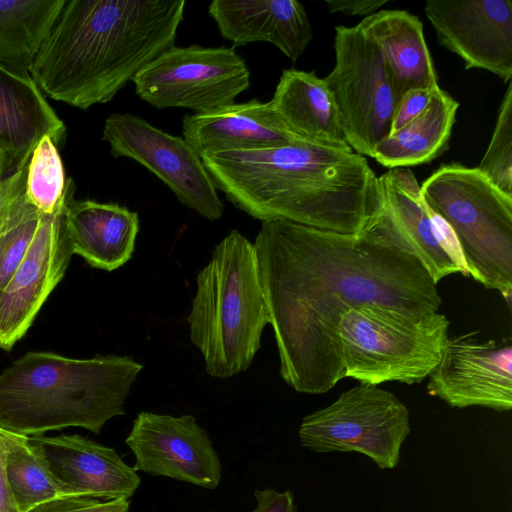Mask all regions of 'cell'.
<instances>
[{"instance_id": "44dd1931", "label": "cell", "mask_w": 512, "mask_h": 512, "mask_svg": "<svg viewBox=\"0 0 512 512\" xmlns=\"http://www.w3.org/2000/svg\"><path fill=\"white\" fill-rule=\"evenodd\" d=\"M66 126L30 74H19L0 63V150L8 171L24 168L42 137L58 147Z\"/></svg>"}, {"instance_id": "f1b7e54d", "label": "cell", "mask_w": 512, "mask_h": 512, "mask_svg": "<svg viewBox=\"0 0 512 512\" xmlns=\"http://www.w3.org/2000/svg\"><path fill=\"white\" fill-rule=\"evenodd\" d=\"M477 169L512 196V81L504 94L492 138Z\"/></svg>"}, {"instance_id": "4316f807", "label": "cell", "mask_w": 512, "mask_h": 512, "mask_svg": "<svg viewBox=\"0 0 512 512\" xmlns=\"http://www.w3.org/2000/svg\"><path fill=\"white\" fill-rule=\"evenodd\" d=\"M5 478L20 512L61 496L43 461L27 436L5 430Z\"/></svg>"}, {"instance_id": "1f68e13d", "label": "cell", "mask_w": 512, "mask_h": 512, "mask_svg": "<svg viewBox=\"0 0 512 512\" xmlns=\"http://www.w3.org/2000/svg\"><path fill=\"white\" fill-rule=\"evenodd\" d=\"M254 496L257 506L248 512H298L291 490L280 492L272 488L258 489Z\"/></svg>"}, {"instance_id": "3957f363", "label": "cell", "mask_w": 512, "mask_h": 512, "mask_svg": "<svg viewBox=\"0 0 512 512\" xmlns=\"http://www.w3.org/2000/svg\"><path fill=\"white\" fill-rule=\"evenodd\" d=\"M185 0H66L29 74L52 100L86 110L109 102L174 46Z\"/></svg>"}, {"instance_id": "83f0119b", "label": "cell", "mask_w": 512, "mask_h": 512, "mask_svg": "<svg viewBox=\"0 0 512 512\" xmlns=\"http://www.w3.org/2000/svg\"><path fill=\"white\" fill-rule=\"evenodd\" d=\"M69 181L57 146L50 137H42L26 166L27 200L40 214H54L65 203Z\"/></svg>"}, {"instance_id": "7a4b0ae2", "label": "cell", "mask_w": 512, "mask_h": 512, "mask_svg": "<svg viewBox=\"0 0 512 512\" xmlns=\"http://www.w3.org/2000/svg\"><path fill=\"white\" fill-rule=\"evenodd\" d=\"M216 189L262 221L358 235L382 207L378 176L352 149L299 141L200 156Z\"/></svg>"}, {"instance_id": "d6986e66", "label": "cell", "mask_w": 512, "mask_h": 512, "mask_svg": "<svg viewBox=\"0 0 512 512\" xmlns=\"http://www.w3.org/2000/svg\"><path fill=\"white\" fill-rule=\"evenodd\" d=\"M208 12L234 47L269 42L292 61L313 37L306 9L296 0H214Z\"/></svg>"}, {"instance_id": "4fadbf2b", "label": "cell", "mask_w": 512, "mask_h": 512, "mask_svg": "<svg viewBox=\"0 0 512 512\" xmlns=\"http://www.w3.org/2000/svg\"><path fill=\"white\" fill-rule=\"evenodd\" d=\"M476 332L448 338L437 366L429 374L428 393L452 408L512 409L510 342L482 341Z\"/></svg>"}, {"instance_id": "8992f818", "label": "cell", "mask_w": 512, "mask_h": 512, "mask_svg": "<svg viewBox=\"0 0 512 512\" xmlns=\"http://www.w3.org/2000/svg\"><path fill=\"white\" fill-rule=\"evenodd\" d=\"M420 186L428 208L451 231L467 274L510 306L512 196L459 163L441 165Z\"/></svg>"}, {"instance_id": "9a60e30c", "label": "cell", "mask_w": 512, "mask_h": 512, "mask_svg": "<svg viewBox=\"0 0 512 512\" xmlns=\"http://www.w3.org/2000/svg\"><path fill=\"white\" fill-rule=\"evenodd\" d=\"M65 203L42 215L30 246L0 290V349L10 351L28 331L73 255L63 224Z\"/></svg>"}, {"instance_id": "5b68a950", "label": "cell", "mask_w": 512, "mask_h": 512, "mask_svg": "<svg viewBox=\"0 0 512 512\" xmlns=\"http://www.w3.org/2000/svg\"><path fill=\"white\" fill-rule=\"evenodd\" d=\"M196 284L187 317L190 339L208 375L233 377L250 367L270 324L254 244L232 230L215 246Z\"/></svg>"}, {"instance_id": "4dcf8cb0", "label": "cell", "mask_w": 512, "mask_h": 512, "mask_svg": "<svg viewBox=\"0 0 512 512\" xmlns=\"http://www.w3.org/2000/svg\"><path fill=\"white\" fill-rule=\"evenodd\" d=\"M436 87L411 89L398 100L394 109L390 134L401 129L426 109Z\"/></svg>"}, {"instance_id": "e0dca14e", "label": "cell", "mask_w": 512, "mask_h": 512, "mask_svg": "<svg viewBox=\"0 0 512 512\" xmlns=\"http://www.w3.org/2000/svg\"><path fill=\"white\" fill-rule=\"evenodd\" d=\"M378 181L384 215L433 281L458 272L467 276L451 231L424 202L413 171L390 168Z\"/></svg>"}, {"instance_id": "f546056e", "label": "cell", "mask_w": 512, "mask_h": 512, "mask_svg": "<svg viewBox=\"0 0 512 512\" xmlns=\"http://www.w3.org/2000/svg\"><path fill=\"white\" fill-rule=\"evenodd\" d=\"M130 500L103 501L80 496L61 495L25 512H129Z\"/></svg>"}, {"instance_id": "d6a6232c", "label": "cell", "mask_w": 512, "mask_h": 512, "mask_svg": "<svg viewBox=\"0 0 512 512\" xmlns=\"http://www.w3.org/2000/svg\"><path fill=\"white\" fill-rule=\"evenodd\" d=\"M387 0H326L330 13H343L348 16H363L364 18L380 10Z\"/></svg>"}, {"instance_id": "cb8c5ba5", "label": "cell", "mask_w": 512, "mask_h": 512, "mask_svg": "<svg viewBox=\"0 0 512 512\" xmlns=\"http://www.w3.org/2000/svg\"><path fill=\"white\" fill-rule=\"evenodd\" d=\"M458 108L456 99L436 87L426 109L383 139L372 158L388 169L433 161L448 148Z\"/></svg>"}, {"instance_id": "6da1fadb", "label": "cell", "mask_w": 512, "mask_h": 512, "mask_svg": "<svg viewBox=\"0 0 512 512\" xmlns=\"http://www.w3.org/2000/svg\"><path fill=\"white\" fill-rule=\"evenodd\" d=\"M254 247L280 375L299 393L322 394L344 378L338 326L346 311L420 316L441 306L437 284L382 208L358 235L262 221Z\"/></svg>"}, {"instance_id": "8fae6325", "label": "cell", "mask_w": 512, "mask_h": 512, "mask_svg": "<svg viewBox=\"0 0 512 512\" xmlns=\"http://www.w3.org/2000/svg\"><path fill=\"white\" fill-rule=\"evenodd\" d=\"M102 139L115 158H130L156 175L187 208L211 221L222 217L220 200L201 157L182 137L130 113H113Z\"/></svg>"}, {"instance_id": "2e32d148", "label": "cell", "mask_w": 512, "mask_h": 512, "mask_svg": "<svg viewBox=\"0 0 512 512\" xmlns=\"http://www.w3.org/2000/svg\"><path fill=\"white\" fill-rule=\"evenodd\" d=\"M62 495L130 500L137 471L113 448L80 435L27 436Z\"/></svg>"}, {"instance_id": "7402d4cb", "label": "cell", "mask_w": 512, "mask_h": 512, "mask_svg": "<svg viewBox=\"0 0 512 512\" xmlns=\"http://www.w3.org/2000/svg\"><path fill=\"white\" fill-rule=\"evenodd\" d=\"M358 24L380 48L396 103L411 89L439 86L417 16L406 10L382 9Z\"/></svg>"}, {"instance_id": "30bf717a", "label": "cell", "mask_w": 512, "mask_h": 512, "mask_svg": "<svg viewBox=\"0 0 512 512\" xmlns=\"http://www.w3.org/2000/svg\"><path fill=\"white\" fill-rule=\"evenodd\" d=\"M139 98L153 107L205 113L234 103L250 86V71L233 47L172 46L133 78Z\"/></svg>"}, {"instance_id": "52a82bcc", "label": "cell", "mask_w": 512, "mask_h": 512, "mask_svg": "<svg viewBox=\"0 0 512 512\" xmlns=\"http://www.w3.org/2000/svg\"><path fill=\"white\" fill-rule=\"evenodd\" d=\"M448 328L439 311L417 316L375 306L352 308L338 326L344 378L375 386L421 382L437 366Z\"/></svg>"}, {"instance_id": "ac0fdd59", "label": "cell", "mask_w": 512, "mask_h": 512, "mask_svg": "<svg viewBox=\"0 0 512 512\" xmlns=\"http://www.w3.org/2000/svg\"><path fill=\"white\" fill-rule=\"evenodd\" d=\"M182 128L183 138L199 156L304 141L288 129L270 101L256 98L205 113L186 115Z\"/></svg>"}, {"instance_id": "ba28073f", "label": "cell", "mask_w": 512, "mask_h": 512, "mask_svg": "<svg viewBox=\"0 0 512 512\" xmlns=\"http://www.w3.org/2000/svg\"><path fill=\"white\" fill-rule=\"evenodd\" d=\"M410 431L409 409L395 394L360 384L305 416L298 437L313 452H357L380 469H394Z\"/></svg>"}, {"instance_id": "7c38bea8", "label": "cell", "mask_w": 512, "mask_h": 512, "mask_svg": "<svg viewBox=\"0 0 512 512\" xmlns=\"http://www.w3.org/2000/svg\"><path fill=\"white\" fill-rule=\"evenodd\" d=\"M125 442L135 456L136 471L206 489H216L221 482L219 456L207 431L192 415L142 411Z\"/></svg>"}, {"instance_id": "836d02e7", "label": "cell", "mask_w": 512, "mask_h": 512, "mask_svg": "<svg viewBox=\"0 0 512 512\" xmlns=\"http://www.w3.org/2000/svg\"><path fill=\"white\" fill-rule=\"evenodd\" d=\"M6 434L0 428V512H20L5 478Z\"/></svg>"}, {"instance_id": "5bb4252c", "label": "cell", "mask_w": 512, "mask_h": 512, "mask_svg": "<svg viewBox=\"0 0 512 512\" xmlns=\"http://www.w3.org/2000/svg\"><path fill=\"white\" fill-rule=\"evenodd\" d=\"M425 14L440 45L458 55L468 69L512 79L511 0H429Z\"/></svg>"}, {"instance_id": "e575fe53", "label": "cell", "mask_w": 512, "mask_h": 512, "mask_svg": "<svg viewBox=\"0 0 512 512\" xmlns=\"http://www.w3.org/2000/svg\"><path fill=\"white\" fill-rule=\"evenodd\" d=\"M8 172L7 160L4 153L0 150V184L4 179V175Z\"/></svg>"}, {"instance_id": "ffe728a7", "label": "cell", "mask_w": 512, "mask_h": 512, "mask_svg": "<svg viewBox=\"0 0 512 512\" xmlns=\"http://www.w3.org/2000/svg\"><path fill=\"white\" fill-rule=\"evenodd\" d=\"M63 224L73 254L91 267L113 271L127 263L135 250L139 215L117 203H99L74 198L70 178Z\"/></svg>"}, {"instance_id": "277c9868", "label": "cell", "mask_w": 512, "mask_h": 512, "mask_svg": "<svg viewBox=\"0 0 512 512\" xmlns=\"http://www.w3.org/2000/svg\"><path fill=\"white\" fill-rule=\"evenodd\" d=\"M142 368L128 356L75 359L27 352L0 372V428L24 436L67 427L98 434L125 413Z\"/></svg>"}, {"instance_id": "603a6c76", "label": "cell", "mask_w": 512, "mask_h": 512, "mask_svg": "<svg viewBox=\"0 0 512 512\" xmlns=\"http://www.w3.org/2000/svg\"><path fill=\"white\" fill-rule=\"evenodd\" d=\"M270 102L288 129L302 140L352 149L336 104L314 71L283 70Z\"/></svg>"}, {"instance_id": "9c48e42d", "label": "cell", "mask_w": 512, "mask_h": 512, "mask_svg": "<svg viewBox=\"0 0 512 512\" xmlns=\"http://www.w3.org/2000/svg\"><path fill=\"white\" fill-rule=\"evenodd\" d=\"M335 65L322 78L338 109L353 151L373 157L390 134L395 95L377 43L360 27L339 25L334 37Z\"/></svg>"}, {"instance_id": "d4e9b609", "label": "cell", "mask_w": 512, "mask_h": 512, "mask_svg": "<svg viewBox=\"0 0 512 512\" xmlns=\"http://www.w3.org/2000/svg\"><path fill=\"white\" fill-rule=\"evenodd\" d=\"M66 0H0V63L19 74L30 67Z\"/></svg>"}, {"instance_id": "484cf974", "label": "cell", "mask_w": 512, "mask_h": 512, "mask_svg": "<svg viewBox=\"0 0 512 512\" xmlns=\"http://www.w3.org/2000/svg\"><path fill=\"white\" fill-rule=\"evenodd\" d=\"M26 167L0 184V290L25 256L42 214L25 195Z\"/></svg>"}]
</instances>
